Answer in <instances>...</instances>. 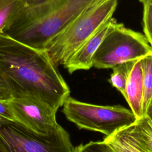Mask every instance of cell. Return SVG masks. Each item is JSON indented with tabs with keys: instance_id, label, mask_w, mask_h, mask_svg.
Returning <instances> with one entry per match:
<instances>
[{
	"instance_id": "cell-1",
	"label": "cell",
	"mask_w": 152,
	"mask_h": 152,
	"mask_svg": "<svg viewBox=\"0 0 152 152\" xmlns=\"http://www.w3.org/2000/svg\"><path fill=\"white\" fill-rule=\"evenodd\" d=\"M0 71L12 97L34 99L56 112L70 90L48 53L0 33Z\"/></svg>"
},
{
	"instance_id": "cell-2",
	"label": "cell",
	"mask_w": 152,
	"mask_h": 152,
	"mask_svg": "<svg viewBox=\"0 0 152 152\" xmlns=\"http://www.w3.org/2000/svg\"><path fill=\"white\" fill-rule=\"evenodd\" d=\"M106 0H52L34 8L24 7L4 33L37 49L91 8Z\"/></svg>"
},
{
	"instance_id": "cell-3",
	"label": "cell",
	"mask_w": 152,
	"mask_h": 152,
	"mask_svg": "<svg viewBox=\"0 0 152 152\" xmlns=\"http://www.w3.org/2000/svg\"><path fill=\"white\" fill-rule=\"evenodd\" d=\"M118 0H106L87 10L50 40L44 49L58 66L64 64L112 15Z\"/></svg>"
},
{
	"instance_id": "cell-4",
	"label": "cell",
	"mask_w": 152,
	"mask_h": 152,
	"mask_svg": "<svg viewBox=\"0 0 152 152\" xmlns=\"http://www.w3.org/2000/svg\"><path fill=\"white\" fill-rule=\"evenodd\" d=\"M69 134L60 125L47 135L15 120L0 118V152H73Z\"/></svg>"
},
{
	"instance_id": "cell-5",
	"label": "cell",
	"mask_w": 152,
	"mask_h": 152,
	"mask_svg": "<svg viewBox=\"0 0 152 152\" xmlns=\"http://www.w3.org/2000/svg\"><path fill=\"white\" fill-rule=\"evenodd\" d=\"M66 119L80 129L97 131L110 136L133 124V112L120 105L100 106L80 102L69 97L63 104Z\"/></svg>"
},
{
	"instance_id": "cell-6",
	"label": "cell",
	"mask_w": 152,
	"mask_h": 152,
	"mask_svg": "<svg viewBox=\"0 0 152 152\" xmlns=\"http://www.w3.org/2000/svg\"><path fill=\"white\" fill-rule=\"evenodd\" d=\"M151 54L152 48L144 35L117 23L94 55L93 66L112 68L121 63L140 60Z\"/></svg>"
},
{
	"instance_id": "cell-7",
	"label": "cell",
	"mask_w": 152,
	"mask_h": 152,
	"mask_svg": "<svg viewBox=\"0 0 152 152\" xmlns=\"http://www.w3.org/2000/svg\"><path fill=\"white\" fill-rule=\"evenodd\" d=\"M9 103L15 120L36 134L47 135L59 125L56 112L34 99L12 97Z\"/></svg>"
},
{
	"instance_id": "cell-8",
	"label": "cell",
	"mask_w": 152,
	"mask_h": 152,
	"mask_svg": "<svg viewBox=\"0 0 152 152\" xmlns=\"http://www.w3.org/2000/svg\"><path fill=\"white\" fill-rule=\"evenodd\" d=\"M117 23L111 18L93 36L84 42L64 64L70 74L78 70H88L93 66V58L103 39Z\"/></svg>"
},
{
	"instance_id": "cell-9",
	"label": "cell",
	"mask_w": 152,
	"mask_h": 152,
	"mask_svg": "<svg viewBox=\"0 0 152 152\" xmlns=\"http://www.w3.org/2000/svg\"><path fill=\"white\" fill-rule=\"evenodd\" d=\"M126 101L137 119L142 116L143 82L140 59L134 65L126 86Z\"/></svg>"
},
{
	"instance_id": "cell-10",
	"label": "cell",
	"mask_w": 152,
	"mask_h": 152,
	"mask_svg": "<svg viewBox=\"0 0 152 152\" xmlns=\"http://www.w3.org/2000/svg\"><path fill=\"white\" fill-rule=\"evenodd\" d=\"M131 141L142 152H152V121L147 116L123 128Z\"/></svg>"
},
{
	"instance_id": "cell-11",
	"label": "cell",
	"mask_w": 152,
	"mask_h": 152,
	"mask_svg": "<svg viewBox=\"0 0 152 152\" xmlns=\"http://www.w3.org/2000/svg\"><path fill=\"white\" fill-rule=\"evenodd\" d=\"M24 7L22 0H0V33L5 32Z\"/></svg>"
},
{
	"instance_id": "cell-12",
	"label": "cell",
	"mask_w": 152,
	"mask_h": 152,
	"mask_svg": "<svg viewBox=\"0 0 152 152\" xmlns=\"http://www.w3.org/2000/svg\"><path fill=\"white\" fill-rule=\"evenodd\" d=\"M137 61L123 62L112 68V72L109 79V82L122 94L125 100L126 99V83L131 71Z\"/></svg>"
},
{
	"instance_id": "cell-13",
	"label": "cell",
	"mask_w": 152,
	"mask_h": 152,
	"mask_svg": "<svg viewBox=\"0 0 152 152\" xmlns=\"http://www.w3.org/2000/svg\"><path fill=\"white\" fill-rule=\"evenodd\" d=\"M143 82L142 116L145 113L152 100V54L140 59Z\"/></svg>"
},
{
	"instance_id": "cell-14",
	"label": "cell",
	"mask_w": 152,
	"mask_h": 152,
	"mask_svg": "<svg viewBox=\"0 0 152 152\" xmlns=\"http://www.w3.org/2000/svg\"><path fill=\"white\" fill-rule=\"evenodd\" d=\"M103 141L115 152H142L131 141L123 128L112 135L106 137Z\"/></svg>"
},
{
	"instance_id": "cell-15",
	"label": "cell",
	"mask_w": 152,
	"mask_h": 152,
	"mask_svg": "<svg viewBox=\"0 0 152 152\" xmlns=\"http://www.w3.org/2000/svg\"><path fill=\"white\" fill-rule=\"evenodd\" d=\"M142 24L144 36L152 48V0H144Z\"/></svg>"
},
{
	"instance_id": "cell-16",
	"label": "cell",
	"mask_w": 152,
	"mask_h": 152,
	"mask_svg": "<svg viewBox=\"0 0 152 152\" xmlns=\"http://www.w3.org/2000/svg\"><path fill=\"white\" fill-rule=\"evenodd\" d=\"M73 152H115L105 141H90L74 147Z\"/></svg>"
},
{
	"instance_id": "cell-17",
	"label": "cell",
	"mask_w": 152,
	"mask_h": 152,
	"mask_svg": "<svg viewBox=\"0 0 152 152\" xmlns=\"http://www.w3.org/2000/svg\"><path fill=\"white\" fill-rule=\"evenodd\" d=\"M0 118L15 120L9 100H0Z\"/></svg>"
},
{
	"instance_id": "cell-18",
	"label": "cell",
	"mask_w": 152,
	"mask_h": 152,
	"mask_svg": "<svg viewBox=\"0 0 152 152\" xmlns=\"http://www.w3.org/2000/svg\"><path fill=\"white\" fill-rule=\"evenodd\" d=\"M12 98L10 89L0 71V100H10Z\"/></svg>"
},
{
	"instance_id": "cell-19",
	"label": "cell",
	"mask_w": 152,
	"mask_h": 152,
	"mask_svg": "<svg viewBox=\"0 0 152 152\" xmlns=\"http://www.w3.org/2000/svg\"><path fill=\"white\" fill-rule=\"evenodd\" d=\"M52 0H22L25 7L34 8L43 5L51 2Z\"/></svg>"
},
{
	"instance_id": "cell-20",
	"label": "cell",
	"mask_w": 152,
	"mask_h": 152,
	"mask_svg": "<svg viewBox=\"0 0 152 152\" xmlns=\"http://www.w3.org/2000/svg\"><path fill=\"white\" fill-rule=\"evenodd\" d=\"M145 116L149 118V119L152 121V100L151 101V103L148 107V109L145 113Z\"/></svg>"
},
{
	"instance_id": "cell-21",
	"label": "cell",
	"mask_w": 152,
	"mask_h": 152,
	"mask_svg": "<svg viewBox=\"0 0 152 152\" xmlns=\"http://www.w3.org/2000/svg\"><path fill=\"white\" fill-rule=\"evenodd\" d=\"M139 1H140V2H143L144 0H139Z\"/></svg>"
},
{
	"instance_id": "cell-22",
	"label": "cell",
	"mask_w": 152,
	"mask_h": 152,
	"mask_svg": "<svg viewBox=\"0 0 152 152\" xmlns=\"http://www.w3.org/2000/svg\"></svg>"
}]
</instances>
